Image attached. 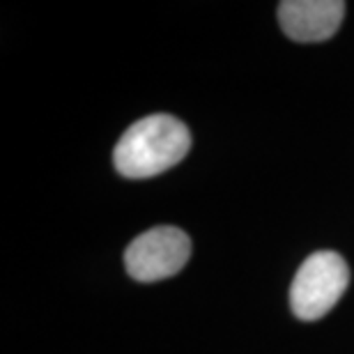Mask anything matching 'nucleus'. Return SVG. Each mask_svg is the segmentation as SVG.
Wrapping results in <instances>:
<instances>
[{
  "label": "nucleus",
  "instance_id": "f03ea898",
  "mask_svg": "<svg viewBox=\"0 0 354 354\" xmlns=\"http://www.w3.org/2000/svg\"><path fill=\"white\" fill-rule=\"evenodd\" d=\"M348 283V263L334 251H317L304 260L295 276L290 288V308L304 322L320 320L345 295Z\"/></svg>",
  "mask_w": 354,
  "mask_h": 354
},
{
  "label": "nucleus",
  "instance_id": "f257e3e1",
  "mask_svg": "<svg viewBox=\"0 0 354 354\" xmlns=\"http://www.w3.org/2000/svg\"><path fill=\"white\" fill-rule=\"evenodd\" d=\"M189 150L191 133L187 124L173 115H147L122 133L113 161L120 175L145 180L180 164Z\"/></svg>",
  "mask_w": 354,
  "mask_h": 354
},
{
  "label": "nucleus",
  "instance_id": "20e7f679",
  "mask_svg": "<svg viewBox=\"0 0 354 354\" xmlns=\"http://www.w3.org/2000/svg\"><path fill=\"white\" fill-rule=\"evenodd\" d=\"M345 17L341 0H288L279 5L281 30L295 41H324L334 37Z\"/></svg>",
  "mask_w": 354,
  "mask_h": 354
},
{
  "label": "nucleus",
  "instance_id": "7ed1b4c3",
  "mask_svg": "<svg viewBox=\"0 0 354 354\" xmlns=\"http://www.w3.org/2000/svg\"><path fill=\"white\" fill-rule=\"evenodd\" d=\"M191 256V239L173 225H157L145 230L124 251V267L131 279L140 283L164 281L175 276Z\"/></svg>",
  "mask_w": 354,
  "mask_h": 354
}]
</instances>
